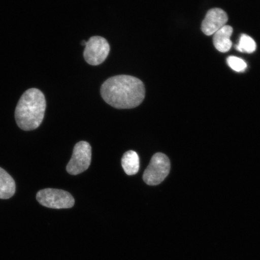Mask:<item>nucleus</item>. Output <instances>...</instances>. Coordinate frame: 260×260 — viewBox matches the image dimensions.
<instances>
[{
  "label": "nucleus",
  "instance_id": "1",
  "mask_svg": "<svg viewBox=\"0 0 260 260\" xmlns=\"http://www.w3.org/2000/svg\"><path fill=\"white\" fill-rule=\"evenodd\" d=\"M101 95L106 103L116 109H130L139 106L144 100L145 88L138 78L119 75L103 83Z\"/></svg>",
  "mask_w": 260,
  "mask_h": 260
},
{
  "label": "nucleus",
  "instance_id": "2",
  "mask_svg": "<svg viewBox=\"0 0 260 260\" xmlns=\"http://www.w3.org/2000/svg\"><path fill=\"white\" fill-rule=\"evenodd\" d=\"M46 106V100L40 90H26L15 109V120L19 127L24 131L38 128L43 121Z\"/></svg>",
  "mask_w": 260,
  "mask_h": 260
},
{
  "label": "nucleus",
  "instance_id": "3",
  "mask_svg": "<svg viewBox=\"0 0 260 260\" xmlns=\"http://www.w3.org/2000/svg\"><path fill=\"white\" fill-rule=\"evenodd\" d=\"M170 159L161 152H157L152 157L143 175V180L149 186H157L165 180L170 174Z\"/></svg>",
  "mask_w": 260,
  "mask_h": 260
},
{
  "label": "nucleus",
  "instance_id": "4",
  "mask_svg": "<svg viewBox=\"0 0 260 260\" xmlns=\"http://www.w3.org/2000/svg\"><path fill=\"white\" fill-rule=\"evenodd\" d=\"M37 200L42 206L53 209H70L75 204L72 195L67 191L56 188H45L39 191Z\"/></svg>",
  "mask_w": 260,
  "mask_h": 260
},
{
  "label": "nucleus",
  "instance_id": "5",
  "mask_svg": "<svg viewBox=\"0 0 260 260\" xmlns=\"http://www.w3.org/2000/svg\"><path fill=\"white\" fill-rule=\"evenodd\" d=\"M92 160V148L88 142L81 141L75 145L73 154L67 167L71 175H77L86 171Z\"/></svg>",
  "mask_w": 260,
  "mask_h": 260
},
{
  "label": "nucleus",
  "instance_id": "6",
  "mask_svg": "<svg viewBox=\"0 0 260 260\" xmlns=\"http://www.w3.org/2000/svg\"><path fill=\"white\" fill-rule=\"evenodd\" d=\"M110 47L105 38L93 37L86 42L83 56L86 62L97 66L105 61L109 56Z\"/></svg>",
  "mask_w": 260,
  "mask_h": 260
},
{
  "label": "nucleus",
  "instance_id": "7",
  "mask_svg": "<svg viewBox=\"0 0 260 260\" xmlns=\"http://www.w3.org/2000/svg\"><path fill=\"white\" fill-rule=\"evenodd\" d=\"M228 15L223 10L214 8L209 10L207 13L201 25V30L205 35H213L223 26L228 21Z\"/></svg>",
  "mask_w": 260,
  "mask_h": 260
},
{
  "label": "nucleus",
  "instance_id": "8",
  "mask_svg": "<svg viewBox=\"0 0 260 260\" xmlns=\"http://www.w3.org/2000/svg\"><path fill=\"white\" fill-rule=\"evenodd\" d=\"M233 32V28L230 25H225L214 34V46L221 53H226L232 48V42L230 38Z\"/></svg>",
  "mask_w": 260,
  "mask_h": 260
},
{
  "label": "nucleus",
  "instance_id": "9",
  "mask_svg": "<svg viewBox=\"0 0 260 260\" xmlns=\"http://www.w3.org/2000/svg\"><path fill=\"white\" fill-rule=\"evenodd\" d=\"M15 191L14 178L4 169L0 168V199H9L14 196Z\"/></svg>",
  "mask_w": 260,
  "mask_h": 260
},
{
  "label": "nucleus",
  "instance_id": "10",
  "mask_svg": "<svg viewBox=\"0 0 260 260\" xmlns=\"http://www.w3.org/2000/svg\"><path fill=\"white\" fill-rule=\"evenodd\" d=\"M121 164L126 175L137 174L140 168V160L137 152L132 150L126 152L122 158Z\"/></svg>",
  "mask_w": 260,
  "mask_h": 260
},
{
  "label": "nucleus",
  "instance_id": "11",
  "mask_svg": "<svg viewBox=\"0 0 260 260\" xmlns=\"http://www.w3.org/2000/svg\"><path fill=\"white\" fill-rule=\"evenodd\" d=\"M236 50L242 53H252L256 50L255 42L249 36L243 34L240 36L239 44L236 45Z\"/></svg>",
  "mask_w": 260,
  "mask_h": 260
},
{
  "label": "nucleus",
  "instance_id": "12",
  "mask_svg": "<svg viewBox=\"0 0 260 260\" xmlns=\"http://www.w3.org/2000/svg\"><path fill=\"white\" fill-rule=\"evenodd\" d=\"M227 63L232 69L236 72H244L246 70L247 64L242 58L235 56L227 58Z\"/></svg>",
  "mask_w": 260,
  "mask_h": 260
}]
</instances>
